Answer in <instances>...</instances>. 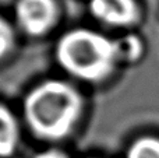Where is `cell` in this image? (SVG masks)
Masks as SVG:
<instances>
[{
	"label": "cell",
	"mask_w": 159,
	"mask_h": 158,
	"mask_svg": "<svg viewBox=\"0 0 159 158\" xmlns=\"http://www.w3.org/2000/svg\"><path fill=\"white\" fill-rule=\"evenodd\" d=\"M89 11L95 20L110 27H129L140 16L135 0H91Z\"/></svg>",
	"instance_id": "277c9868"
},
{
	"label": "cell",
	"mask_w": 159,
	"mask_h": 158,
	"mask_svg": "<svg viewBox=\"0 0 159 158\" xmlns=\"http://www.w3.org/2000/svg\"><path fill=\"white\" fill-rule=\"evenodd\" d=\"M20 140V128L16 116L6 105L0 104V158L13 156Z\"/></svg>",
	"instance_id": "5b68a950"
},
{
	"label": "cell",
	"mask_w": 159,
	"mask_h": 158,
	"mask_svg": "<svg viewBox=\"0 0 159 158\" xmlns=\"http://www.w3.org/2000/svg\"><path fill=\"white\" fill-rule=\"evenodd\" d=\"M84 100L74 86L63 80H46L35 86L24 101L30 130L46 142L69 136L81 119Z\"/></svg>",
	"instance_id": "6da1fadb"
},
{
	"label": "cell",
	"mask_w": 159,
	"mask_h": 158,
	"mask_svg": "<svg viewBox=\"0 0 159 158\" xmlns=\"http://www.w3.org/2000/svg\"><path fill=\"white\" fill-rule=\"evenodd\" d=\"M117 45H119V53H120V62L137 60L141 56V53H143V42L135 35H127L124 38L119 39Z\"/></svg>",
	"instance_id": "52a82bcc"
},
{
	"label": "cell",
	"mask_w": 159,
	"mask_h": 158,
	"mask_svg": "<svg viewBox=\"0 0 159 158\" xmlns=\"http://www.w3.org/2000/svg\"><path fill=\"white\" fill-rule=\"evenodd\" d=\"M126 158H159V139L140 137L130 144Z\"/></svg>",
	"instance_id": "8992f818"
},
{
	"label": "cell",
	"mask_w": 159,
	"mask_h": 158,
	"mask_svg": "<svg viewBox=\"0 0 159 158\" xmlns=\"http://www.w3.org/2000/svg\"><path fill=\"white\" fill-rule=\"evenodd\" d=\"M55 53L69 74L89 83L106 80L120 62L117 41L88 28L63 34Z\"/></svg>",
	"instance_id": "7a4b0ae2"
},
{
	"label": "cell",
	"mask_w": 159,
	"mask_h": 158,
	"mask_svg": "<svg viewBox=\"0 0 159 158\" xmlns=\"http://www.w3.org/2000/svg\"><path fill=\"white\" fill-rule=\"evenodd\" d=\"M16 18L25 34L41 36L56 25L59 20V6L56 0H18Z\"/></svg>",
	"instance_id": "3957f363"
},
{
	"label": "cell",
	"mask_w": 159,
	"mask_h": 158,
	"mask_svg": "<svg viewBox=\"0 0 159 158\" xmlns=\"http://www.w3.org/2000/svg\"><path fill=\"white\" fill-rule=\"evenodd\" d=\"M14 31L10 22L0 16V60L6 58L14 48Z\"/></svg>",
	"instance_id": "ba28073f"
},
{
	"label": "cell",
	"mask_w": 159,
	"mask_h": 158,
	"mask_svg": "<svg viewBox=\"0 0 159 158\" xmlns=\"http://www.w3.org/2000/svg\"><path fill=\"white\" fill-rule=\"evenodd\" d=\"M34 158H70V157L61 150L49 148V150H45V151H42V153L36 154Z\"/></svg>",
	"instance_id": "9c48e42d"
}]
</instances>
